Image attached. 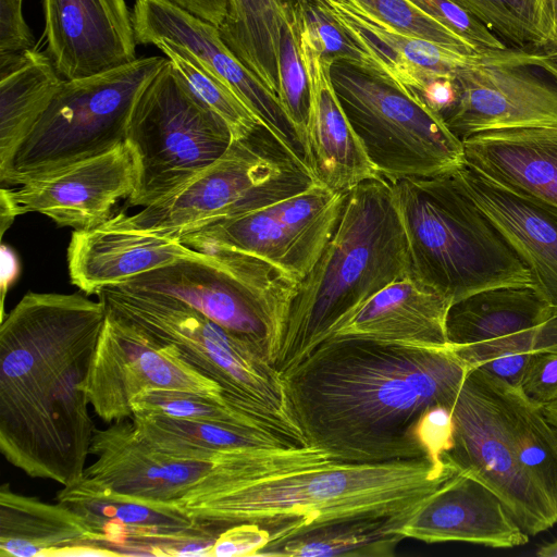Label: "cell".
I'll use <instances>...</instances> for the list:
<instances>
[{"label":"cell","mask_w":557,"mask_h":557,"mask_svg":"<svg viewBox=\"0 0 557 557\" xmlns=\"http://www.w3.org/2000/svg\"><path fill=\"white\" fill-rule=\"evenodd\" d=\"M468 370L451 347L335 337L281 375L305 445L336 461L386 462L430 458L419 423L453 407Z\"/></svg>","instance_id":"obj_1"},{"label":"cell","mask_w":557,"mask_h":557,"mask_svg":"<svg viewBox=\"0 0 557 557\" xmlns=\"http://www.w3.org/2000/svg\"><path fill=\"white\" fill-rule=\"evenodd\" d=\"M107 315L78 293L28 292L0 325V451L62 486L86 469L95 425L83 389Z\"/></svg>","instance_id":"obj_2"},{"label":"cell","mask_w":557,"mask_h":557,"mask_svg":"<svg viewBox=\"0 0 557 557\" xmlns=\"http://www.w3.org/2000/svg\"><path fill=\"white\" fill-rule=\"evenodd\" d=\"M459 473L451 461L437 463L428 457L295 468L224 494L213 506L212 522L221 530L256 523L273 541L334 520L410 510Z\"/></svg>","instance_id":"obj_3"},{"label":"cell","mask_w":557,"mask_h":557,"mask_svg":"<svg viewBox=\"0 0 557 557\" xmlns=\"http://www.w3.org/2000/svg\"><path fill=\"white\" fill-rule=\"evenodd\" d=\"M409 273V248L392 185L377 175L347 193L333 237L299 282L277 371L297 364L333 325Z\"/></svg>","instance_id":"obj_4"},{"label":"cell","mask_w":557,"mask_h":557,"mask_svg":"<svg viewBox=\"0 0 557 557\" xmlns=\"http://www.w3.org/2000/svg\"><path fill=\"white\" fill-rule=\"evenodd\" d=\"M89 455L96 458L81 481L122 498L176 509L208 527L213 505L232 490L263 475L332 460L308 445L244 448L218 459L177 458L141 441L131 419L95 428Z\"/></svg>","instance_id":"obj_5"},{"label":"cell","mask_w":557,"mask_h":557,"mask_svg":"<svg viewBox=\"0 0 557 557\" xmlns=\"http://www.w3.org/2000/svg\"><path fill=\"white\" fill-rule=\"evenodd\" d=\"M410 275L450 304L504 285H532L528 267L453 174L388 180Z\"/></svg>","instance_id":"obj_6"},{"label":"cell","mask_w":557,"mask_h":557,"mask_svg":"<svg viewBox=\"0 0 557 557\" xmlns=\"http://www.w3.org/2000/svg\"><path fill=\"white\" fill-rule=\"evenodd\" d=\"M106 308L216 382L224 393L280 424L304 446L289 409L281 373L264 352L196 309L164 295L117 286L97 293Z\"/></svg>","instance_id":"obj_7"},{"label":"cell","mask_w":557,"mask_h":557,"mask_svg":"<svg viewBox=\"0 0 557 557\" xmlns=\"http://www.w3.org/2000/svg\"><path fill=\"white\" fill-rule=\"evenodd\" d=\"M166 62L159 55L137 58L108 72L64 79L0 172L1 184L20 186L125 143L135 102Z\"/></svg>","instance_id":"obj_8"},{"label":"cell","mask_w":557,"mask_h":557,"mask_svg":"<svg viewBox=\"0 0 557 557\" xmlns=\"http://www.w3.org/2000/svg\"><path fill=\"white\" fill-rule=\"evenodd\" d=\"M263 128L233 140L205 171L170 196L135 214L112 215L108 227L177 238L214 221L272 206L315 180L293 160Z\"/></svg>","instance_id":"obj_9"},{"label":"cell","mask_w":557,"mask_h":557,"mask_svg":"<svg viewBox=\"0 0 557 557\" xmlns=\"http://www.w3.org/2000/svg\"><path fill=\"white\" fill-rule=\"evenodd\" d=\"M299 282L263 260L183 259L114 285L174 298L251 343L275 367Z\"/></svg>","instance_id":"obj_10"},{"label":"cell","mask_w":557,"mask_h":557,"mask_svg":"<svg viewBox=\"0 0 557 557\" xmlns=\"http://www.w3.org/2000/svg\"><path fill=\"white\" fill-rule=\"evenodd\" d=\"M227 125L168 62L139 95L125 136L135 166L127 202L148 207L178 190L228 149Z\"/></svg>","instance_id":"obj_11"},{"label":"cell","mask_w":557,"mask_h":557,"mask_svg":"<svg viewBox=\"0 0 557 557\" xmlns=\"http://www.w3.org/2000/svg\"><path fill=\"white\" fill-rule=\"evenodd\" d=\"M330 73L379 175L387 180L428 177L465 165L462 140L421 98L344 62L332 64Z\"/></svg>","instance_id":"obj_12"},{"label":"cell","mask_w":557,"mask_h":557,"mask_svg":"<svg viewBox=\"0 0 557 557\" xmlns=\"http://www.w3.org/2000/svg\"><path fill=\"white\" fill-rule=\"evenodd\" d=\"M451 412L453 446L444 457L491 488L527 534L555 525L556 510L518 462L506 382L469 368Z\"/></svg>","instance_id":"obj_13"},{"label":"cell","mask_w":557,"mask_h":557,"mask_svg":"<svg viewBox=\"0 0 557 557\" xmlns=\"http://www.w3.org/2000/svg\"><path fill=\"white\" fill-rule=\"evenodd\" d=\"M455 79L458 97L443 120L460 140L491 129L557 126V51L508 47Z\"/></svg>","instance_id":"obj_14"},{"label":"cell","mask_w":557,"mask_h":557,"mask_svg":"<svg viewBox=\"0 0 557 557\" xmlns=\"http://www.w3.org/2000/svg\"><path fill=\"white\" fill-rule=\"evenodd\" d=\"M147 388L220 394L223 388L107 309L106 321L83 385L89 406L107 423L132 417L133 398Z\"/></svg>","instance_id":"obj_15"},{"label":"cell","mask_w":557,"mask_h":557,"mask_svg":"<svg viewBox=\"0 0 557 557\" xmlns=\"http://www.w3.org/2000/svg\"><path fill=\"white\" fill-rule=\"evenodd\" d=\"M55 500L83 517L109 556L210 557L219 530L173 508L119 497L83 481Z\"/></svg>","instance_id":"obj_16"},{"label":"cell","mask_w":557,"mask_h":557,"mask_svg":"<svg viewBox=\"0 0 557 557\" xmlns=\"http://www.w3.org/2000/svg\"><path fill=\"white\" fill-rule=\"evenodd\" d=\"M132 15L137 44L153 45L158 39H168L187 49L236 94L293 160L308 169L280 100L236 58L216 26L169 0H136Z\"/></svg>","instance_id":"obj_17"},{"label":"cell","mask_w":557,"mask_h":557,"mask_svg":"<svg viewBox=\"0 0 557 557\" xmlns=\"http://www.w3.org/2000/svg\"><path fill=\"white\" fill-rule=\"evenodd\" d=\"M47 54L63 79L92 76L137 59L125 0H44Z\"/></svg>","instance_id":"obj_18"},{"label":"cell","mask_w":557,"mask_h":557,"mask_svg":"<svg viewBox=\"0 0 557 557\" xmlns=\"http://www.w3.org/2000/svg\"><path fill=\"white\" fill-rule=\"evenodd\" d=\"M135 187V166L125 143L113 150L9 188L25 212H38L74 231L104 224Z\"/></svg>","instance_id":"obj_19"},{"label":"cell","mask_w":557,"mask_h":557,"mask_svg":"<svg viewBox=\"0 0 557 557\" xmlns=\"http://www.w3.org/2000/svg\"><path fill=\"white\" fill-rule=\"evenodd\" d=\"M399 533L424 543L463 542L511 548L529 542L500 498L460 472L422 503Z\"/></svg>","instance_id":"obj_20"},{"label":"cell","mask_w":557,"mask_h":557,"mask_svg":"<svg viewBox=\"0 0 557 557\" xmlns=\"http://www.w3.org/2000/svg\"><path fill=\"white\" fill-rule=\"evenodd\" d=\"M295 12L310 88L308 133L313 174L325 186L348 193L379 173L336 95L330 73L333 63L319 52L296 8Z\"/></svg>","instance_id":"obj_21"},{"label":"cell","mask_w":557,"mask_h":557,"mask_svg":"<svg viewBox=\"0 0 557 557\" xmlns=\"http://www.w3.org/2000/svg\"><path fill=\"white\" fill-rule=\"evenodd\" d=\"M528 267L533 287L557 313V207L512 193L466 164L451 173Z\"/></svg>","instance_id":"obj_22"},{"label":"cell","mask_w":557,"mask_h":557,"mask_svg":"<svg viewBox=\"0 0 557 557\" xmlns=\"http://www.w3.org/2000/svg\"><path fill=\"white\" fill-rule=\"evenodd\" d=\"M66 256L72 284L87 295L178 260L214 259L176 238L106 225L74 231Z\"/></svg>","instance_id":"obj_23"},{"label":"cell","mask_w":557,"mask_h":557,"mask_svg":"<svg viewBox=\"0 0 557 557\" xmlns=\"http://www.w3.org/2000/svg\"><path fill=\"white\" fill-rule=\"evenodd\" d=\"M462 144L467 166L512 193L557 207V126L484 131Z\"/></svg>","instance_id":"obj_24"},{"label":"cell","mask_w":557,"mask_h":557,"mask_svg":"<svg viewBox=\"0 0 557 557\" xmlns=\"http://www.w3.org/2000/svg\"><path fill=\"white\" fill-rule=\"evenodd\" d=\"M450 305L444 296L408 274L333 325L322 341L354 337L420 347H450L446 334Z\"/></svg>","instance_id":"obj_25"},{"label":"cell","mask_w":557,"mask_h":557,"mask_svg":"<svg viewBox=\"0 0 557 557\" xmlns=\"http://www.w3.org/2000/svg\"><path fill=\"white\" fill-rule=\"evenodd\" d=\"M1 557L109 556L86 521L67 505L0 487Z\"/></svg>","instance_id":"obj_26"},{"label":"cell","mask_w":557,"mask_h":557,"mask_svg":"<svg viewBox=\"0 0 557 557\" xmlns=\"http://www.w3.org/2000/svg\"><path fill=\"white\" fill-rule=\"evenodd\" d=\"M555 312L532 285H504L450 305L446 317L451 348L498 341L542 324Z\"/></svg>","instance_id":"obj_27"},{"label":"cell","mask_w":557,"mask_h":557,"mask_svg":"<svg viewBox=\"0 0 557 557\" xmlns=\"http://www.w3.org/2000/svg\"><path fill=\"white\" fill-rule=\"evenodd\" d=\"M63 78L35 48L0 55V172L60 89Z\"/></svg>","instance_id":"obj_28"},{"label":"cell","mask_w":557,"mask_h":557,"mask_svg":"<svg viewBox=\"0 0 557 557\" xmlns=\"http://www.w3.org/2000/svg\"><path fill=\"white\" fill-rule=\"evenodd\" d=\"M418 507L393 515L334 520L299 530L270 541L257 556L392 557L405 539L399 533L400 528Z\"/></svg>","instance_id":"obj_29"},{"label":"cell","mask_w":557,"mask_h":557,"mask_svg":"<svg viewBox=\"0 0 557 557\" xmlns=\"http://www.w3.org/2000/svg\"><path fill=\"white\" fill-rule=\"evenodd\" d=\"M176 239L213 258L237 253L275 265L298 282L306 276L300 258L272 206L211 222Z\"/></svg>","instance_id":"obj_30"},{"label":"cell","mask_w":557,"mask_h":557,"mask_svg":"<svg viewBox=\"0 0 557 557\" xmlns=\"http://www.w3.org/2000/svg\"><path fill=\"white\" fill-rule=\"evenodd\" d=\"M129 419L141 441L177 458L218 459L244 448L299 446L283 438L218 423L162 414L135 413Z\"/></svg>","instance_id":"obj_31"},{"label":"cell","mask_w":557,"mask_h":557,"mask_svg":"<svg viewBox=\"0 0 557 557\" xmlns=\"http://www.w3.org/2000/svg\"><path fill=\"white\" fill-rule=\"evenodd\" d=\"M282 8V0H228L227 15L219 27L226 46L277 99Z\"/></svg>","instance_id":"obj_32"},{"label":"cell","mask_w":557,"mask_h":557,"mask_svg":"<svg viewBox=\"0 0 557 557\" xmlns=\"http://www.w3.org/2000/svg\"><path fill=\"white\" fill-rule=\"evenodd\" d=\"M135 413L218 423L283 438L297 445L276 422L225 393L147 388L132 400V416Z\"/></svg>","instance_id":"obj_33"},{"label":"cell","mask_w":557,"mask_h":557,"mask_svg":"<svg viewBox=\"0 0 557 557\" xmlns=\"http://www.w3.org/2000/svg\"><path fill=\"white\" fill-rule=\"evenodd\" d=\"M506 393L520 468L557 512V428L521 389L506 383Z\"/></svg>","instance_id":"obj_34"},{"label":"cell","mask_w":557,"mask_h":557,"mask_svg":"<svg viewBox=\"0 0 557 557\" xmlns=\"http://www.w3.org/2000/svg\"><path fill=\"white\" fill-rule=\"evenodd\" d=\"M346 195L314 181L307 188L272 205L300 258L306 275L333 237Z\"/></svg>","instance_id":"obj_35"},{"label":"cell","mask_w":557,"mask_h":557,"mask_svg":"<svg viewBox=\"0 0 557 557\" xmlns=\"http://www.w3.org/2000/svg\"><path fill=\"white\" fill-rule=\"evenodd\" d=\"M508 47L557 51V0H456Z\"/></svg>","instance_id":"obj_36"},{"label":"cell","mask_w":557,"mask_h":557,"mask_svg":"<svg viewBox=\"0 0 557 557\" xmlns=\"http://www.w3.org/2000/svg\"><path fill=\"white\" fill-rule=\"evenodd\" d=\"M153 46L166 55L189 89L223 120L233 140L249 137L262 128L236 94L187 49L168 39H158Z\"/></svg>","instance_id":"obj_37"},{"label":"cell","mask_w":557,"mask_h":557,"mask_svg":"<svg viewBox=\"0 0 557 557\" xmlns=\"http://www.w3.org/2000/svg\"><path fill=\"white\" fill-rule=\"evenodd\" d=\"M283 24L278 49V100L301 145L305 161L313 174L309 146L310 88L300 54L296 12L292 0H282ZM314 176V174H313Z\"/></svg>","instance_id":"obj_38"},{"label":"cell","mask_w":557,"mask_h":557,"mask_svg":"<svg viewBox=\"0 0 557 557\" xmlns=\"http://www.w3.org/2000/svg\"><path fill=\"white\" fill-rule=\"evenodd\" d=\"M453 350L469 368L507 354L557 352V313L542 324L508 337Z\"/></svg>","instance_id":"obj_39"},{"label":"cell","mask_w":557,"mask_h":557,"mask_svg":"<svg viewBox=\"0 0 557 557\" xmlns=\"http://www.w3.org/2000/svg\"><path fill=\"white\" fill-rule=\"evenodd\" d=\"M408 1L468 40L479 51L508 48L504 40L450 0Z\"/></svg>","instance_id":"obj_40"},{"label":"cell","mask_w":557,"mask_h":557,"mask_svg":"<svg viewBox=\"0 0 557 557\" xmlns=\"http://www.w3.org/2000/svg\"><path fill=\"white\" fill-rule=\"evenodd\" d=\"M270 531L256 523H237L221 531L210 557L257 556L269 543Z\"/></svg>","instance_id":"obj_41"},{"label":"cell","mask_w":557,"mask_h":557,"mask_svg":"<svg viewBox=\"0 0 557 557\" xmlns=\"http://www.w3.org/2000/svg\"><path fill=\"white\" fill-rule=\"evenodd\" d=\"M520 389L542 406L557 399V352L532 354Z\"/></svg>","instance_id":"obj_42"},{"label":"cell","mask_w":557,"mask_h":557,"mask_svg":"<svg viewBox=\"0 0 557 557\" xmlns=\"http://www.w3.org/2000/svg\"><path fill=\"white\" fill-rule=\"evenodd\" d=\"M23 0H0V55L34 48L30 29L23 16Z\"/></svg>","instance_id":"obj_43"},{"label":"cell","mask_w":557,"mask_h":557,"mask_svg":"<svg viewBox=\"0 0 557 557\" xmlns=\"http://www.w3.org/2000/svg\"><path fill=\"white\" fill-rule=\"evenodd\" d=\"M532 354H507L482 361L479 368L492 376L519 388Z\"/></svg>","instance_id":"obj_44"},{"label":"cell","mask_w":557,"mask_h":557,"mask_svg":"<svg viewBox=\"0 0 557 557\" xmlns=\"http://www.w3.org/2000/svg\"><path fill=\"white\" fill-rule=\"evenodd\" d=\"M457 97L458 87L454 75H434L426 81L421 92L423 102L442 117L454 106Z\"/></svg>","instance_id":"obj_45"},{"label":"cell","mask_w":557,"mask_h":557,"mask_svg":"<svg viewBox=\"0 0 557 557\" xmlns=\"http://www.w3.org/2000/svg\"><path fill=\"white\" fill-rule=\"evenodd\" d=\"M187 12L218 28L223 24L228 10V0H169Z\"/></svg>","instance_id":"obj_46"},{"label":"cell","mask_w":557,"mask_h":557,"mask_svg":"<svg viewBox=\"0 0 557 557\" xmlns=\"http://www.w3.org/2000/svg\"><path fill=\"white\" fill-rule=\"evenodd\" d=\"M18 275V260L15 253L7 247L1 245V287H2V301L7 288L14 282Z\"/></svg>","instance_id":"obj_47"},{"label":"cell","mask_w":557,"mask_h":557,"mask_svg":"<svg viewBox=\"0 0 557 557\" xmlns=\"http://www.w3.org/2000/svg\"><path fill=\"white\" fill-rule=\"evenodd\" d=\"M0 207H1V237L3 236L5 230L13 223L14 219L20 215L26 213L24 208L18 206L13 201L9 194V188L2 187L0 190Z\"/></svg>","instance_id":"obj_48"},{"label":"cell","mask_w":557,"mask_h":557,"mask_svg":"<svg viewBox=\"0 0 557 557\" xmlns=\"http://www.w3.org/2000/svg\"><path fill=\"white\" fill-rule=\"evenodd\" d=\"M536 555L541 557H557V536L553 542L540 546Z\"/></svg>","instance_id":"obj_49"},{"label":"cell","mask_w":557,"mask_h":557,"mask_svg":"<svg viewBox=\"0 0 557 557\" xmlns=\"http://www.w3.org/2000/svg\"><path fill=\"white\" fill-rule=\"evenodd\" d=\"M543 413L547 420L557 428V399L542 406Z\"/></svg>","instance_id":"obj_50"}]
</instances>
